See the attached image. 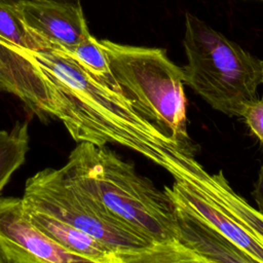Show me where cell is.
I'll return each instance as SVG.
<instances>
[{
	"label": "cell",
	"instance_id": "52a82bcc",
	"mask_svg": "<svg viewBox=\"0 0 263 263\" xmlns=\"http://www.w3.org/2000/svg\"><path fill=\"white\" fill-rule=\"evenodd\" d=\"M15 7L26 28L44 49L69 51L90 34L78 2L37 0Z\"/></svg>",
	"mask_w": 263,
	"mask_h": 263
},
{
	"label": "cell",
	"instance_id": "3957f363",
	"mask_svg": "<svg viewBox=\"0 0 263 263\" xmlns=\"http://www.w3.org/2000/svg\"><path fill=\"white\" fill-rule=\"evenodd\" d=\"M183 45L184 83L215 110L241 117L263 84V61L189 12Z\"/></svg>",
	"mask_w": 263,
	"mask_h": 263
},
{
	"label": "cell",
	"instance_id": "d6986e66",
	"mask_svg": "<svg viewBox=\"0 0 263 263\" xmlns=\"http://www.w3.org/2000/svg\"><path fill=\"white\" fill-rule=\"evenodd\" d=\"M0 263H6L5 261H4V258H3V256H2V253H1V250H0Z\"/></svg>",
	"mask_w": 263,
	"mask_h": 263
},
{
	"label": "cell",
	"instance_id": "8fae6325",
	"mask_svg": "<svg viewBox=\"0 0 263 263\" xmlns=\"http://www.w3.org/2000/svg\"><path fill=\"white\" fill-rule=\"evenodd\" d=\"M22 203L32 224L66 250L96 263H119L118 255L100 240L43 209L23 199Z\"/></svg>",
	"mask_w": 263,
	"mask_h": 263
},
{
	"label": "cell",
	"instance_id": "5b68a950",
	"mask_svg": "<svg viewBox=\"0 0 263 263\" xmlns=\"http://www.w3.org/2000/svg\"><path fill=\"white\" fill-rule=\"evenodd\" d=\"M22 199L89 234L116 254L153 242L74 184L61 167H46L28 178Z\"/></svg>",
	"mask_w": 263,
	"mask_h": 263
},
{
	"label": "cell",
	"instance_id": "7a4b0ae2",
	"mask_svg": "<svg viewBox=\"0 0 263 263\" xmlns=\"http://www.w3.org/2000/svg\"><path fill=\"white\" fill-rule=\"evenodd\" d=\"M61 168L109 212L153 241L178 239L174 204L166 192L106 145L78 143Z\"/></svg>",
	"mask_w": 263,
	"mask_h": 263
},
{
	"label": "cell",
	"instance_id": "ba28073f",
	"mask_svg": "<svg viewBox=\"0 0 263 263\" xmlns=\"http://www.w3.org/2000/svg\"><path fill=\"white\" fill-rule=\"evenodd\" d=\"M0 89L18 97L40 117H55L57 105L38 65L24 48L0 37Z\"/></svg>",
	"mask_w": 263,
	"mask_h": 263
},
{
	"label": "cell",
	"instance_id": "8992f818",
	"mask_svg": "<svg viewBox=\"0 0 263 263\" xmlns=\"http://www.w3.org/2000/svg\"><path fill=\"white\" fill-rule=\"evenodd\" d=\"M0 250L6 263H96L76 255L39 230L22 198L0 196Z\"/></svg>",
	"mask_w": 263,
	"mask_h": 263
},
{
	"label": "cell",
	"instance_id": "7c38bea8",
	"mask_svg": "<svg viewBox=\"0 0 263 263\" xmlns=\"http://www.w3.org/2000/svg\"><path fill=\"white\" fill-rule=\"evenodd\" d=\"M117 255L119 263H215L178 239L153 241L145 248Z\"/></svg>",
	"mask_w": 263,
	"mask_h": 263
},
{
	"label": "cell",
	"instance_id": "4fadbf2b",
	"mask_svg": "<svg viewBox=\"0 0 263 263\" xmlns=\"http://www.w3.org/2000/svg\"><path fill=\"white\" fill-rule=\"evenodd\" d=\"M29 150L28 122H16L10 130H0V194L13 173L25 162Z\"/></svg>",
	"mask_w": 263,
	"mask_h": 263
},
{
	"label": "cell",
	"instance_id": "9c48e42d",
	"mask_svg": "<svg viewBox=\"0 0 263 263\" xmlns=\"http://www.w3.org/2000/svg\"><path fill=\"white\" fill-rule=\"evenodd\" d=\"M163 190L167 195L176 198L195 213L229 241L258 262L263 263V241L211 198L177 179L171 187L164 186Z\"/></svg>",
	"mask_w": 263,
	"mask_h": 263
},
{
	"label": "cell",
	"instance_id": "30bf717a",
	"mask_svg": "<svg viewBox=\"0 0 263 263\" xmlns=\"http://www.w3.org/2000/svg\"><path fill=\"white\" fill-rule=\"evenodd\" d=\"M170 198L174 204L179 241L215 263H260L221 235L182 202L172 196Z\"/></svg>",
	"mask_w": 263,
	"mask_h": 263
},
{
	"label": "cell",
	"instance_id": "5bb4252c",
	"mask_svg": "<svg viewBox=\"0 0 263 263\" xmlns=\"http://www.w3.org/2000/svg\"><path fill=\"white\" fill-rule=\"evenodd\" d=\"M63 52L72 57L85 70H87L100 80L120 90L113 79L107 54L101 45L100 40L96 39L91 34H88L73 49Z\"/></svg>",
	"mask_w": 263,
	"mask_h": 263
},
{
	"label": "cell",
	"instance_id": "277c9868",
	"mask_svg": "<svg viewBox=\"0 0 263 263\" xmlns=\"http://www.w3.org/2000/svg\"><path fill=\"white\" fill-rule=\"evenodd\" d=\"M114 81L134 108L175 140L187 143L184 71L165 49L100 40Z\"/></svg>",
	"mask_w": 263,
	"mask_h": 263
},
{
	"label": "cell",
	"instance_id": "6da1fadb",
	"mask_svg": "<svg viewBox=\"0 0 263 263\" xmlns=\"http://www.w3.org/2000/svg\"><path fill=\"white\" fill-rule=\"evenodd\" d=\"M24 49L51 90L55 118L77 144H117L161 166L166 154L182 143L138 113L121 90L93 76L69 54L58 49Z\"/></svg>",
	"mask_w": 263,
	"mask_h": 263
},
{
	"label": "cell",
	"instance_id": "9a60e30c",
	"mask_svg": "<svg viewBox=\"0 0 263 263\" xmlns=\"http://www.w3.org/2000/svg\"><path fill=\"white\" fill-rule=\"evenodd\" d=\"M0 37L22 48L44 49L43 45L26 28L16 7L2 2H0Z\"/></svg>",
	"mask_w": 263,
	"mask_h": 263
},
{
	"label": "cell",
	"instance_id": "ffe728a7",
	"mask_svg": "<svg viewBox=\"0 0 263 263\" xmlns=\"http://www.w3.org/2000/svg\"><path fill=\"white\" fill-rule=\"evenodd\" d=\"M262 1H263V0H262Z\"/></svg>",
	"mask_w": 263,
	"mask_h": 263
},
{
	"label": "cell",
	"instance_id": "ac0fdd59",
	"mask_svg": "<svg viewBox=\"0 0 263 263\" xmlns=\"http://www.w3.org/2000/svg\"><path fill=\"white\" fill-rule=\"evenodd\" d=\"M28 1H37V0H0V2H2V3H4V4L11 5V6H16V5H18L20 3L28 2Z\"/></svg>",
	"mask_w": 263,
	"mask_h": 263
},
{
	"label": "cell",
	"instance_id": "2e32d148",
	"mask_svg": "<svg viewBox=\"0 0 263 263\" xmlns=\"http://www.w3.org/2000/svg\"><path fill=\"white\" fill-rule=\"evenodd\" d=\"M241 117L263 145V101L255 99L245 108Z\"/></svg>",
	"mask_w": 263,
	"mask_h": 263
},
{
	"label": "cell",
	"instance_id": "e0dca14e",
	"mask_svg": "<svg viewBox=\"0 0 263 263\" xmlns=\"http://www.w3.org/2000/svg\"><path fill=\"white\" fill-rule=\"evenodd\" d=\"M252 195L256 202L257 210L263 214V164L259 170L258 177L254 184V189L252 191Z\"/></svg>",
	"mask_w": 263,
	"mask_h": 263
}]
</instances>
